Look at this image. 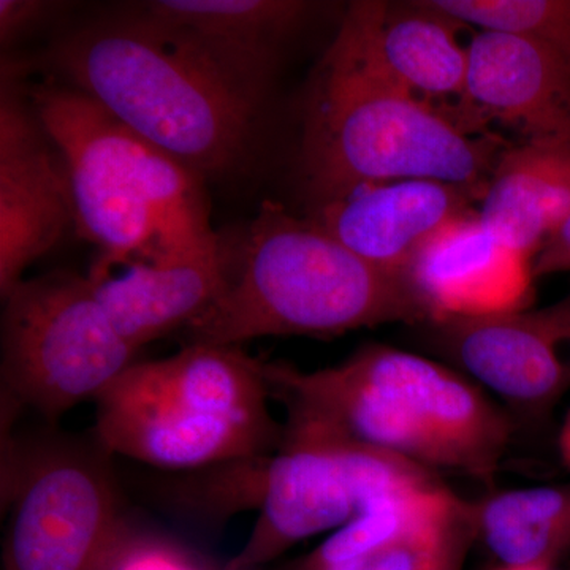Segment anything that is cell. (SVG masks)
Returning a JSON list of instances; mask_svg holds the SVG:
<instances>
[{
    "label": "cell",
    "instance_id": "obj_15",
    "mask_svg": "<svg viewBox=\"0 0 570 570\" xmlns=\"http://www.w3.org/2000/svg\"><path fill=\"white\" fill-rule=\"evenodd\" d=\"M480 202L455 184L397 179L366 184L311 206V219L367 264L404 277L423 245ZM406 279V277H404Z\"/></svg>",
    "mask_w": 570,
    "mask_h": 570
},
{
    "label": "cell",
    "instance_id": "obj_24",
    "mask_svg": "<svg viewBox=\"0 0 570 570\" xmlns=\"http://www.w3.org/2000/svg\"><path fill=\"white\" fill-rule=\"evenodd\" d=\"M50 3L37 2V0H2L0 2V37L2 43L28 32L37 22L47 17Z\"/></svg>",
    "mask_w": 570,
    "mask_h": 570
},
{
    "label": "cell",
    "instance_id": "obj_14",
    "mask_svg": "<svg viewBox=\"0 0 570 570\" xmlns=\"http://www.w3.org/2000/svg\"><path fill=\"white\" fill-rule=\"evenodd\" d=\"M404 277L426 324L515 313L534 302L532 258L491 234L478 209L431 236Z\"/></svg>",
    "mask_w": 570,
    "mask_h": 570
},
{
    "label": "cell",
    "instance_id": "obj_6",
    "mask_svg": "<svg viewBox=\"0 0 570 570\" xmlns=\"http://www.w3.org/2000/svg\"><path fill=\"white\" fill-rule=\"evenodd\" d=\"M283 403L287 422L265 463L257 521L225 570H262L296 543L340 530L384 499L441 482L436 471L356 441L313 409Z\"/></svg>",
    "mask_w": 570,
    "mask_h": 570
},
{
    "label": "cell",
    "instance_id": "obj_17",
    "mask_svg": "<svg viewBox=\"0 0 570 570\" xmlns=\"http://www.w3.org/2000/svg\"><path fill=\"white\" fill-rule=\"evenodd\" d=\"M311 9L313 3L298 0H156L142 7L269 91L281 48L302 28Z\"/></svg>",
    "mask_w": 570,
    "mask_h": 570
},
{
    "label": "cell",
    "instance_id": "obj_1",
    "mask_svg": "<svg viewBox=\"0 0 570 570\" xmlns=\"http://www.w3.org/2000/svg\"><path fill=\"white\" fill-rule=\"evenodd\" d=\"M48 62L67 86L205 181L254 164L269 89L142 9L67 33Z\"/></svg>",
    "mask_w": 570,
    "mask_h": 570
},
{
    "label": "cell",
    "instance_id": "obj_4",
    "mask_svg": "<svg viewBox=\"0 0 570 570\" xmlns=\"http://www.w3.org/2000/svg\"><path fill=\"white\" fill-rule=\"evenodd\" d=\"M33 108L61 154L75 227L110 258H156L223 247L205 179L96 100L58 82L33 86Z\"/></svg>",
    "mask_w": 570,
    "mask_h": 570
},
{
    "label": "cell",
    "instance_id": "obj_9",
    "mask_svg": "<svg viewBox=\"0 0 570 570\" xmlns=\"http://www.w3.org/2000/svg\"><path fill=\"white\" fill-rule=\"evenodd\" d=\"M426 325L439 354L512 417L542 419L570 390V294L542 309Z\"/></svg>",
    "mask_w": 570,
    "mask_h": 570
},
{
    "label": "cell",
    "instance_id": "obj_19",
    "mask_svg": "<svg viewBox=\"0 0 570 570\" xmlns=\"http://www.w3.org/2000/svg\"><path fill=\"white\" fill-rule=\"evenodd\" d=\"M471 512L475 542L499 566L553 570L570 551V485L494 491Z\"/></svg>",
    "mask_w": 570,
    "mask_h": 570
},
{
    "label": "cell",
    "instance_id": "obj_3",
    "mask_svg": "<svg viewBox=\"0 0 570 570\" xmlns=\"http://www.w3.org/2000/svg\"><path fill=\"white\" fill-rule=\"evenodd\" d=\"M505 148L397 89L337 32L307 97L299 176L311 206L397 179L455 184L482 200Z\"/></svg>",
    "mask_w": 570,
    "mask_h": 570
},
{
    "label": "cell",
    "instance_id": "obj_8",
    "mask_svg": "<svg viewBox=\"0 0 570 570\" xmlns=\"http://www.w3.org/2000/svg\"><path fill=\"white\" fill-rule=\"evenodd\" d=\"M2 316V393L7 411L32 409L48 422L94 400L135 363L88 276L26 277Z\"/></svg>",
    "mask_w": 570,
    "mask_h": 570
},
{
    "label": "cell",
    "instance_id": "obj_18",
    "mask_svg": "<svg viewBox=\"0 0 570 570\" xmlns=\"http://www.w3.org/2000/svg\"><path fill=\"white\" fill-rule=\"evenodd\" d=\"M478 213L491 234L534 261L570 217V142L508 146Z\"/></svg>",
    "mask_w": 570,
    "mask_h": 570
},
{
    "label": "cell",
    "instance_id": "obj_16",
    "mask_svg": "<svg viewBox=\"0 0 570 570\" xmlns=\"http://www.w3.org/2000/svg\"><path fill=\"white\" fill-rule=\"evenodd\" d=\"M225 249L156 258H97L88 281L124 340L140 351L198 321L224 294Z\"/></svg>",
    "mask_w": 570,
    "mask_h": 570
},
{
    "label": "cell",
    "instance_id": "obj_26",
    "mask_svg": "<svg viewBox=\"0 0 570 570\" xmlns=\"http://www.w3.org/2000/svg\"><path fill=\"white\" fill-rule=\"evenodd\" d=\"M560 452L566 466L570 469V411L560 433Z\"/></svg>",
    "mask_w": 570,
    "mask_h": 570
},
{
    "label": "cell",
    "instance_id": "obj_5",
    "mask_svg": "<svg viewBox=\"0 0 570 570\" xmlns=\"http://www.w3.org/2000/svg\"><path fill=\"white\" fill-rule=\"evenodd\" d=\"M316 403L363 444L489 485L515 431L512 415L455 367L385 344L325 370Z\"/></svg>",
    "mask_w": 570,
    "mask_h": 570
},
{
    "label": "cell",
    "instance_id": "obj_25",
    "mask_svg": "<svg viewBox=\"0 0 570 570\" xmlns=\"http://www.w3.org/2000/svg\"><path fill=\"white\" fill-rule=\"evenodd\" d=\"M570 272V217L550 236L532 261V275L543 277Z\"/></svg>",
    "mask_w": 570,
    "mask_h": 570
},
{
    "label": "cell",
    "instance_id": "obj_13",
    "mask_svg": "<svg viewBox=\"0 0 570 570\" xmlns=\"http://www.w3.org/2000/svg\"><path fill=\"white\" fill-rule=\"evenodd\" d=\"M468 126L491 122L523 142H570V69L542 41L524 33L479 29L468 43Z\"/></svg>",
    "mask_w": 570,
    "mask_h": 570
},
{
    "label": "cell",
    "instance_id": "obj_22",
    "mask_svg": "<svg viewBox=\"0 0 570 570\" xmlns=\"http://www.w3.org/2000/svg\"><path fill=\"white\" fill-rule=\"evenodd\" d=\"M460 24L524 33L557 52L570 69V0H428Z\"/></svg>",
    "mask_w": 570,
    "mask_h": 570
},
{
    "label": "cell",
    "instance_id": "obj_10",
    "mask_svg": "<svg viewBox=\"0 0 570 570\" xmlns=\"http://www.w3.org/2000/svg\"><path fill=\"white\" fill-rule=\"evenodd\" d=\"M94 438L111 455L164 469H198L273 455L283 426L198 411L157 387L135 362L96 397Z\"/></svg>",
    "mask_w": 570,
    "mask_h": 570
},
{
    "label": "cell",
    "instance_id": "obj_20",
    "mask_svg": "<svg viewBox=\"0 0 570 570\" xmlns=\"http://www.w3.org/2000/svg\"><path fill=\"white\" fill-rule=\"evenodd\" d=\"M450 491L439 482L384 499L283 570H366L425 520Z\"/></svg>",
    "mask_w": 570,
    "mask_h": 570
},
{
    "label": "cell",
    "instance_id": "obj_2",
    "mask_svg": "<svg viewBox=\"0 0 570 570\" xmlns=\"http://www.w3.org/2000/svg\"><path fill=\"white\" fill-rule=\"evenodd\" d=\"M224 294L187 326V344L239 346L266 336H337L387 324L425 325L404 277L367 264L311 217L265 202Z\"/></svg>",
    "mask_w": 570,
    "mask_h": 570
},
{
    "label": "cell",
    "instance_id": "obj_7",
    "mask_svg": "<svg viewBox=\"0 0 570 570\" xmlns=\"http://www.w3.org/2000/svg\"><path fill=\"white\" fill-rule=\"evenodd\" d=\"M111 453L58 439L7 453L3 570H118L142 530L124 510Z\"/></svg>",
    "mask_w": 570,
    "mask_h": 570
},
{
    "label": "cell",
    "instance_id": "obj_11",
    "mask_svg": "<svg viewBox=\"0 0 570 570\" xmlns=\"http://www.w3.org/2000/svg\"><path fill=\"white\" fill-rule=\"evenodd\" d=\"M75 224L66 165L45 130L31 96L11 71L0 92V294L50 253Z\"/></svg>",
    "mask_w": 570,
    "mask_h": 570
},
{
    "label": "cell",
    "instance_id": "obj_12",
    "mask_svg": "<svg viewBox=\"0 0 570 570\" xmlns=\"http://www.w3.org/2000/svg\"><path fill=\"white\" fill-rule=\"evenodd\" d=\"M459 26L425 0L355 2L340 32L385 80L472 135L468 45L459 39Z\"/></svg>",
    "mask_w": 570,
    "mask_h": 570
},
{
    "label": "cell",
    "instance_id": "obj_21",
    "mask_svg": "<svg viewBox=\"0 0 570 570\" xmlns=\"http://www.w3.org/2000/svg\"><path fill=\"white\" fill-rule=\"evenodd\" d=\"M474 542L471 501L450 491L425 520L366 570H463Z\"/></svg>",
    "mask_w": 570,
    "mask_h": 570
},
{
    "label": "cell",
    "instance_id": "obj_23",
    "mask_svg": "<svg viewBox=\"0 0 570 570\" xmlns=\"http://www.w3.org/2000/svg\"><path fill=\"white\" fill-rule=\"evenodd\" d=\"M118 570H225L179 540L142 531Z\"/></svg>",
    "mask_w": 570,
    "mask_h": 570
},
{
    "label": "cell",
    "instance_id": "obj_27",
    "mask_svg": "<svg viewBox=\"0 0 570 570\" xmlns=\"http://www.w3.org/2000/svg\"><path fill=\"white\" fill-rule=\"evenodd\" d=\"M494 570H551V569H540V568H512V566H499L498 569Z\"/></svg>",
    "mask_w": 570,
    "mask_h": 570
}]
</instances>
